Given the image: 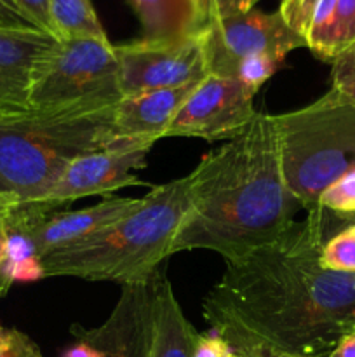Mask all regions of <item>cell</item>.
I'll list each match as a JSON object with an SVG mask.
<instances>
[{
	"label": "cell",
	"instance_id": "4",
	"mask_svg": "<svg viewBox=\"0 0 355 357\" xmlns=\"http://www.w3.org/2000/svg\"><path fill=\"white\" fill-rule=\"evenodd\" d=\"M194 171L157 185L124 218L40 260L44 278H79L122 286L145 282L171 255L191 206Z\"/></svg>",
	"mask_w": 355,
	"mask_h": 357
},
{
	"label": "cell",
	"instance_id": "29",
	"mask_svg": "<svg viewBox=\"0 0 355 357\" xmlns=\"http://www.w3.org/2000/svg\"><path fill=\"white\" fill-rule=\"evenodd\" d=\"M191 3L197 17L198 33H202L216 20V3L214 0H191Z\"/></svg>",
	"mask_w": 355,
	"mask_h": 357
},
{
	"label": "cell",
	"instance_id": "1",
	"mask_svg": "<svg viewBox=\"0 0 355 357\" xmlns=\"http://www.w3.org/2000/svg\"><path fill=\"white\" fill-rule=\"evenodd\" d=\"M324 213L310 209L281 237L226 261L202 312L230 347L256 356L327 357L355 330V274L320 264Z\"/></svg>",
	"mask_w": 355,
	"mask_h": 357
},
{
	"label": "cell",
	"instance_id": "11",
	"mask_svg": "<svg viewBox=\"0 0 355 357\" xmlns=\"http://www.w3.org/2000/svg\"><path fill=\"white\" fill-rule=\"evenodd\" d=\"M157 272L148 281L122 286L113 310L101 326H73V335L90 342L104 357H150Z\"/></svg>",
	"mask_w": 355,
	"mask_h": 357
},
{
	"label": "cell",
	"instance_id": "23",
	"mask_svg": "<svg viewBox=\"0 0 355 357\" xmlns=\"http://www.w3.org/2000/svg\"><path fill=\"white\" fill-rule=\"evenodd\" d=\"M282 61L271 58V56H253V58L242 59L237 66L235 77L242 84H246L253 93H258L260 87L278 70Z\"/></svg>",
	"mask_w": 355,
	"mask_h": 357
},
{
	"label": "cell",
	"instance_id": "33",
	"mask_svg": "<svg viewBox=\"0 0 355 357\" xmlns=\"http://www.w3.org/2000/svg\"><path fill=\"white\" fill-rule=\"evenodd\" d=\"M221 357H281V356H256V354H247V352L235 351V349H232L228 344H226L225 352H223Z\"/></svg>",
	"mask_w": 355,
	"mask_h": 357
},
{
	"label": "cell",
	"instance_id": "7",
	"mask_svg": "<svg viewBox=\"0 0 355 357\" xmlns=\"http://www.w3.org/2000/svg\"><path fill=\"white\" fill-rule=\"evenodd\" d=\"M202 42L207 72L226 77H235L242 59L271 56L282 61L294 49L306 47L278 10L263 13L258 9L218 17L202 31Z\"/></svg>",
	"mask_w": 355,
	"mask_h": 357
},
{
	"label": "cell",
	"instance_id": "24",
	"mask_svg": "<svg viewBox=\"0 0 355 357\" xmlns=\"http://www.w3.org/2000/svg\"><path fill=\"white\" fill-rule=\"evenodd\" d=\"M331 80H333L331 89L347 100L355 101V49L345 52L336 61H333Z\"/></svg>",
	"mask_w": 355,
	"mask_h": 357
},
{
	"label": "cell",
	"instance_id": "26",
	"mask_svg": "<svg viewBox=\"0 0 355 357\" xmlns=\"http://www.w3.org/2000/svg\"><path fill=\"white\" fill-rule=\"evenodd\" d=\"M40 30L54 35L52 30L51 13H49V0H13Z\"/></svg>",
	"mask_w": 355,
	"mask_h": 357
},
{
	"label": "cell",
	"instance_id": "31",
	"mask_svg": "<svg viewBox=\"0 0 355 357\" xmlns=\"http://www.w3.org/2000/svg\"><path fill=\"white\" fill-rule=\"evenodd\" d=\"M327 357H355V330L345 333Z\"/></svg>",
	"mask_w": 355,
	"mask_h": 357
},
{
	"label": "cell",
	"instance_id": "15",
	"mask_svg": "<svg viewBox=\"0 0 355 357\" xmlns=\"http://www.w3.org/2000/svg\"><path fill=\"white\" fill-rule=\"evenodd\" d=\"M197 330L190 324L162 271L157 272L150 357H191Z\"/></svg>",
	"mask_w": 355,
	"mask_h": 357
},
{
	"label": "cell",
	"instance_id": "14",
	"mask_svg": "<svg viewBox=\"0 0 355 357\" xmlns=\"http://www.w3.org/2000/svg\"><path fill=\"white\" fill-rule=\"evenodd\" d=\"M198 82L122 96L115 105L113 136L118 143L153 145L166 138L171 122Z\"/></svg>",
	"mask_w": 355,
	"mask_h": 357
},
{
	"label": "cell",
	"instance_id": "17",
	"mask_svg": "<svg viewBox=\"0 0 355 357\" xmlns=\"http://www.w3.org/2000/svg\"><path fill=\"white\" fill-rule=\"evenodd\" d=\"M145 40H174L198 33L191 0H127Z\"/></svg>",
	"mask_w": 355,
	"mask_h": 357
},
{
	"label": "cell",
	"instance_id": "16",
	"mask_svg": "<svg viewBox=\"0 0 355 357\" xmlns=\"http://www.w3.org/2000/svg\"><path fill=\"white\" fill-rule=\"evenodd\" d=\"M334 10L336 0H281L278 13L317 58L329 61Z\"/></svg>",
	"mask_w": 355,
	"mask_h": 357
},
{
	"label": "cell",
	"instance_id": "35",
	"mask_svg": "<svg viewBox=\"0 0 355 357\" xmlns=\"http://www.w3.org/2000/svg\"><path fill=\"white\" fill-rule=\"evenodd\" d=\"M6 330H7V328H2V326H0V340H2L3 335H6Z\"/></svg>",
	"mask_w": 355,
	"mask_h": 357
},
{
	"label": "cell",
	"instance_id": "30",
	"mask_svg": "<svg viewBox=\"0 0 355 357\" xmlns=\"http://www.w3.org/2000/svg\"><path fill=\"white\" fill-rule=\"evenodd\" d=\"M75 344L70 345L61 357H104L103 352L97 347H94L90 342L84 340V338L75 337Z\"/></svg>",
	"mask_w": 355,
	"mask_h": 357
},
{
	"label": "cell",
	"instance_id": "34",
	"mask_svg": "<svg viewBox=\"0 0 355 357\" xmlns=\"http://www.w3.org/2000/svg\"><path fill=\"white\" fill-rule=\"evenodd\" d=\"M261 0H247V9H254V6L256 3H260Z\"/></svg>",
	"mask_w": 355,
	"mask_h": 357
},
{
	"label": "cell",
	"instance_id": "19",
	"mask_svg": "<svg viewBox=\"0 0 355 357\" xmlns=\"http://www.w3.org/2000/svg\"><path fill=\"white\" fill-rule=\"evenodd\" d=\"M52 30L63 38H108L90 0H49Z\"/></svg>",
	"mask_w": 355,
	"mask_h": 357
},
{
	"label": "cell",
	"instance_id": "28",
	"mask_svg": "<svg viewBox=\"0 0 355 357\" xmlns=\"http://www.w3.org/2000/svg\"><path fill=\"white\" fill-rule=\"evenodd\" d=\"M6 213L7 204L0 202V296L6 295L13 286L6 274Z\"/></svg>",
	"mask_w": 355,
	"mask_h": 357
},
{
	"label": "cell",
	"instance_id": "3",
	"mask_svg": "<svg viewBox=\"0 0 355 357\" xmlns=\"http://www.w3.org/2000/svg\"><path fill=\"white\" fill-rule=\"evenodd\" d=\"M117 103L87 100L0 117V202L42 204L73 160L118 145Z\"/></svg>",
	"mask_w": 355,
	"mask_h": 357
},
{
	"label": "cell",
	"instance_id": "12",
	"mask_svg": "<svg viewBox=\"0 0 355 357\" xmlns=\"http://www.w3.org/2000/svg\"><path fill=\"white\" fill-rule=\"evenodd\" d=\"M59 44L37 28H0V117L26 114L38 72Z\"/></svg>",
	"mask_w": 355,
	"mask_h": 357
},
{
	"label": "cell",
	"instance_id": "5",
	"mask_svg": "<svg viewBox=\"0 0 355 357\" xmlns=\"http://www.w3.org/2000/svg\"><path fill=\"white\" fill-rule=\"evenodd\" d=\"M282 171L303 209L317 208L322 192L355 169V101L329 89L298 110L274 115Z\"/></svg>",
	"mask_w": 355,
	"mask_h": 357
},
{
	"label": "cell",
	"instance_id": "25",
	"mask_svg": "<svg viewBox=\"0 0 355 357\" xmlns=\"http://www.w3.org/2000/svg\"><path fill=\"white\" fill-rule=\"evenodd\" d=\"M0 357H44L38 345L19 330H6L0 340Z\"/></svg>",
	"mask_w": 355,
	"mask_h": 357
},
{
	"label": "cell",
	"instance_id": "27",
	"mask_svg": "<svg viewBox=\"0 0 355 357\" xmlns=\"http://www.w3.org/2000/svg\"><path fill=\"white\" fill-rule=\"evenodd\" d=\"M0 28H40L13 2L0 0Z\"/></svg>",
	"mask_w": 355,
	"mask_h": 357
},
{
	"label": "cell",
	"instance_id": "21",
	"mask_svg": "<svg viewBox=\"0 0 355 357\" xmlns=\"http://www.w3.org/2000/svg\"><path fill=\"white\" fill-rule=\"evenodd\" d=\"M352 49H355V0H336L329 63L336 61Z\"/></svg>",
	"mask_w": 355,
	"mask_h": 357
},
{
	"label": "cell",
	"instance_id": "6",
	"mask_svg": "<svg viewBox=\"0 0 355 357\" xmlns=\"http://www.w3.org/2000/svg\"><path fill=\"white\" fill-rule=\"evenodd\" d=\"M118 58L108 38H63L38 72L31 110L87 100H120Z\"/></svg>",
	"mask_w": 355,
	"mask_h": 357
},
{
	"label": "cell",
	"instance_id": "10",
	"mask_svg": "<svg viewBox=\"0 0 355 357\" xmlns=\"http://www.w3.org/2000/svg\"><path fill=\"white\" fill-rule=\"evenodd\" d=\"M153 145L118 143L73 160L42 204L68 206L89 195H106L131 185H141L138 171L146 167Z\"/></svg>",
	"mask_w": 355,
	"mask_h": 357
},
{
	"label": "cell",
	"instance_id": "9",
	"mask_svg": "<svg viewBox=\"0 0 355 357\" xmlns=\"http://www.w3.org/2000/svg\"><path fill=\"white\" fill-rule=\"evenodd\" d=\"M254 96L237 77L209 73L171 122L166 138L232 139L256 115Z\"/></svg>",
	"mask_w": 355,
	"mask_h": 357
},
{
	"label": "cell",
	"instance_id": "20",
	"mask_svg": "<svg viewBox=\"0 0 355 357\" xmlns=\"http://www.w3.org/2000/svg\"><path fill=\"white\" fill-rule=\"evenodd\" d=\"M320 264L327 271L355 274V225L326 241L320 251Z\"/></svg>",
	"mask_w": 355,
	"mask_h": 357
},
{
	"label": "cell",
	"instance_id": "8",
	"mask_svg": "<svg viewBox=\"0 0 355 357\" xmlns=\"http://www.w3.org/2000/svg\"><path fill=\"white\" fill-rule=\"evenodd\" d=\"M122 96L174 89L209 75L202 33L174 40H139L115 45Z\"/></svg>",
	"mask_w": 355,
	"mask_h": 357
},
{
	"label": "cell",
	"instance_id": "13",
	"mask_svg": "<svg viewBox=\"0 0 355 357\" xmlns=\"http://www.w3.org/2000/svg\"><path fill=\"white\" fill-rule=\"evenodd\" d=\"M139 199L110 197L77 211H59L49 204H17L26 218L31 241L42 258L111 225L136 209Z\"/></svg>",
	"mask_w": 355,
	"mask_h": 357
},
{
	"label": "cell",
	"instance_id": "32",
	"mask_svg": "<svg viewBox=\"0 0 355 357\" xmlns=\"http://www.w3.org/2000/svg\"><path fill=\"white\" fill-rule=\"evenodd\" d=\"M216 3V20L218 17L232 16V14L246 13L247 0H214Z\"/></svg>",
	"mask_w": 355,
	"mask_h": 357
},
{
	"label": "cell",
	"instance_id": "18",
	"mask_svg": "<svg viewBox=\"0 0 355 357\" xmlns=\"http://www.w3.org/2000/svg\"><path fill=\"white\" fill-rule=\"evenodd\" d=\"M6 274L10 284L44 279L40 257L31 241L26 218L17 204L6 213Z\"/></svg>",
	"mask_w": 355,
	"mask_h": 357
},
{
	"label": "cell",
	"instance_id": "22",
	"mask_svg": "<svg viewBox=\"0 0 355 357\" xmlns=\"http://www.w3.org/2000/svg\"><path fill=\"white\" fill-rule=\"evenodd\" d=\"M317 208L334 213L341 218L355 216V169L331 183L319 197Z\"/></svg>",
	"mask_w": 355,
	"mask_h": 357
},
{
	"label": "cell",
	"instance_id": "2",
	"mask_svg": "<svg viewBox=\"0 0 355 357\" xmlns=\"http://www.w3.org/2000/svg\"><path fill=\"white\" fill-rule=\"evenodd\" d=\"M303 204L285 183L274 115L260 114L194 169L191 206L171 246L226 261L281 237Z\"/></svg>",
	"mask_w": 355,
	"mask_h": 357
}]
</instances>
